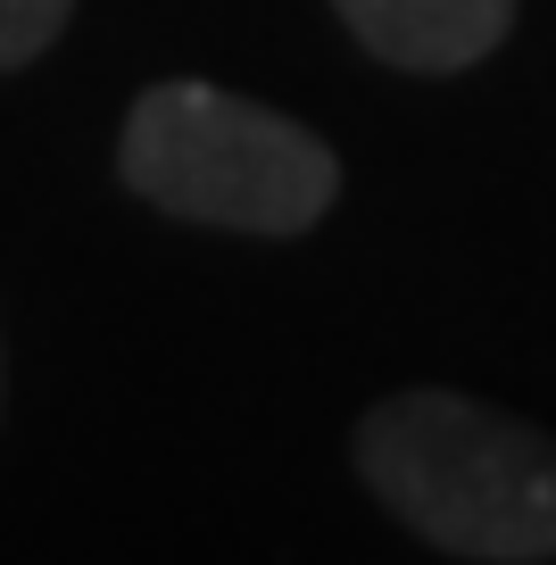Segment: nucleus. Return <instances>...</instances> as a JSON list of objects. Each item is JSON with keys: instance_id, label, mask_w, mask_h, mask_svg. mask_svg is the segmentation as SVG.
I'll use <instances>...</instances> for the list:
<instances>
[{"instance_id": "obj_5", "label": "nucleus", "mask_w": 556, "mask_h": 565, "mask_svg": "<svg viewBox=\"0 0 556 565\" xmlns=\"http://www.w3.org/2000/svg\"><path fill=\"white\" fill-rule=\"evenodd\" d=\"M0 391H9V350H0Z\"/></svg>"}, {"instance_id": "obj_3", "label": "nucleus", "mask_w": 556, "mask_h": 565, "mask_svg": "<svg viewBox=\"0 0 556 565\" xmlns=\"http://www.w3.org/2000/svg\"><path fill=\"white\" fill-rule=\"evenodd\" d=\"M341 25L407 75H457L515 34V0H332Z\"/></svg>"}, {"instance_id": "obj_1", "label": "nucleus", "mask_w": 556, "mask_h": 565, "mask_svg": "<svg viewBox=\"0 0 556 565\" xmlns=\"http://www.w3.org/2000/svg\"><path fill=\"white\" fill-rule=\"evenodd\" d=\"M357 475L407 532L449 557L548 565L556 557V441L466 391H399L357 424Z\"/></svg>"}, {"instance_id": "obj_2", "label": "nucleus", "mask_w": 556, "mask_h": 565, "mask_svg": "<svg viewBox=\"0 0 556 565\" xmlns=\"http://www.w3.org/2000/svg\"><path fill=\"white\" fill-rule=\"evenodd\" d=\"M117 175L158 216L216 233H308L341 200L332 141L216 84H150L117 134Z\"/></svg>"}, {"instance_id": "obj_4", "label": "nucleus", "mask_w": 556, "mask_h": 565, "mask_svg": "<svg viewBox=\"0 0 556 565\" xmlns=\"http://www.w3.org/2000/svg\"><path fill=\"white\" fill-rule=\"evenodd\" d=\"M75 0H0V75L9 67H34L58 34H67Z\"/></svg>"}]
</instances>
